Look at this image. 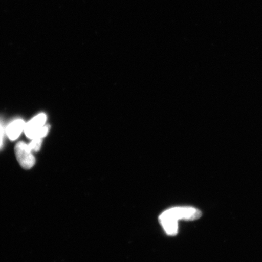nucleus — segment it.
Here are the masks:
<instances>
[{"label":"nucleus","instance_id":"5","mask_svg":"<svg viewBox=\"0 0 262 262\" xmlns=\"http://www.w3.org/2000/svg\"><path fill=\"white\" fill-rule=\"evenodd\" d=\"M26 123L21 119L14 120L6 127V133L11 140H15L18 138L22 131L25 130Z\"/></svg>","mask_w":262,"mask_h":262},{"label":"nucleus","instance_id":"4","mask_svg":"<svg viewBox=\"0 0 262 262\" xmlns=\"http://www.w3.org/2000/svg\"><path fill=\"white\" fill-rule=\"evenodd\" d=\"M170 209L178 221H195L202 216L201 211L191 206H179Z\"/></svg>","mask_w":262,"mask_h":262},{"label":"nucleus","instance_id":"7","mask_svg":"<svg viewBox=\"0 0 262 262\" xmlns=\"http://www.w3.org/2000/svg\"><path fill=\"white\" fill-rule=\"evenodd\" d=\"M5 134V130L4 127L3 126L1 123H0V149L3 145V140H4V136Z\"/></svg>","mask_w":262,"mask_h":262},{"label":"nucleus","instance_id":"1","mask_svg":"<svg viewBox=\"0 0 262 262\" xmlns=\"http://www.w3.org/2000/svg\"><path fill=\"white\" fill-rule=\"evenodd\" d=\"M47 117L45 114L37 115L26 124L25 133L26 136L30 139H42L47 136L49 126L45 125Z\"/></svg>","mask_w":262,"mask_h":262},{"label":"nucleus","instance_id":"2","mask_svg":"<svg viewBox=\"0 0 262 262\" xmlns=\"http://www.w3.org/2000/svg\"><path fill=\"white\" fill-rule=\"evenodd\" d=\"M15 152L16 159L23 168L29 169L34 166L35 159L27 144L24 142H18L15 146Z\"/></svg>","mask_w":262,"mask_h":262},{"label":"nucleus","instance_id":"3","mask_svg":"<svg viewBox=\"0 0 262 262\" xmlns=\"http://www.w3.org/2000/svg\"><path fill=\"white\" fill-rule=\"evenodd\" d=\"M160 224L162 225L166 233L171 236H174L178 232V220L172 214L171 209H167L159 217Z\"/></svg>","mask_w":262,"mask_h":262},{"label":"nucleus","instance_id":"6","mask_svg":"<svg viewBox=\"0 0 262 262\" xmlns=\"http://www.w3.org/2000/svg\"><path fill=\"white\" fill-rule=\"evenodd\" d=\"M42 145V139H34L29 144V146L33 151L37 152L40 150Z\"/></svg>","mask_w":262,"mask_h":262}]
</instances>
